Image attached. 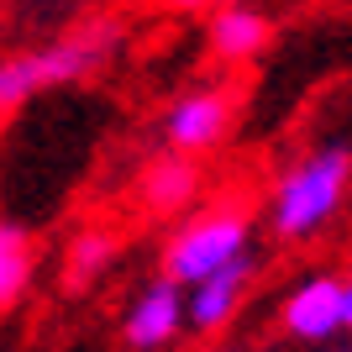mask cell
<instances>
[{
  "instance_id": "1",
  "label": "cell",
  "mask_w": 352,
  "mask_h": 352,
  "mask_svg": "<svg viewBox=\"0 0 352 352\" xmlns=\"http://www.w3.org/2000/svg\"><path fill=\"white\" fill-rule=\"evenodd\" d=\"M352 190V153L347 142H321L310 147L300 163H289L274 184V200H268V232L300 248V242H316L326 236V226L342 216Z\"/></svg>"
},
{
  "instance_id": "4",
  "label": "cell",
  "mask_w": 352,
  "mask_h": 352,
  "mask_svg": "<svg viewBox=\"0 0 352 352\" xmlns=\"http://www.w3.org/2000/svg\"><path fill=\"white\" fill-rule=\"evenodd\" d=\"M352 326V284L342 268H316L305 279H294L279 300V331L305 347L342 342Z\"/></svg>"
},
{
  "instance_id": "11",
  "label": "cell",
  "mask_w": 352,
  "mask_h": 352,
  "mask_svg": "<svg viewBox=\"0 0 352 352\" xmlns=\"http://www.w3.org/2000/svg\"><path fill=\"white\" fill-rule=\"evenodd\" d=\"M111 263H116V236H111V232L74 236L69 258H63V289H89Z\"/></svg>"
},
{
  "instance_id": "6",
  "label": "cell",
  "mask_w": 352,
  "mask_h": 352,
  "mask_svg": "<svg viewBox=\"0 0 352 352\" xmlns=\"http://www.w3.org/2000/svg\"><path fill=\"white\" fill-rule=\"evenodd\" d=\"M252 279H258V252H242L236 263L216 268L210 279L190 284V289H184V331H200V337L226 331V326L242 316V305H248Z\"/></svg>"
},
{
  "instance_id": "7",
  "label": "cell",
  "mask_w": 352,
  "mask_h": 352,
  "mask_svg": "<svg viewBox=\"0 0 352 352\" xmlns=\"http://www.w3.org/2000/svg\"><path fill=\"white\" fill-rule=\"evenodd\" d=\"M179 337H184V289L158 274L153 284H142L132 294V305L121 316V342L132 352H158V347H174Z\"/></svg>"
},
{
  "instance_id": "5",
  "label": "cell",
  "mask_w": 352,
  "mask_h": 352,
  "mask_svg": "<svg viewBox=\"0 0 352 352\" xmlns=\"http://www.w3.org/2000/svg\"><path fill=\"white\" fill-rule=\"evenodd\" d=\"M232 111H236L232 95L216 89V85L184 89V95L163 111V142H168V153H184V158L210 153L221 137L232 132Z\"/></svg>"
},
{
  "instance_id": "8",
  "label": "cell",
  "mask_w": 352,
  "mask_h": 352,
  "mask_svg": "<svg viewBox=\"0 0 352 352\" xmlns=\"http://www.w3.org/2000/svg\"><path fill=\"white\" fill-rule=\"evenodd\" d=\"M268 43H274V16L248 6V0L221 6V11L210 16V27H206V47L221 63H252Z\"/></svg>"
},
{
  "instance_id": "9",
  "label": "cell",
  "mask_w": 352,
  "mask_h": 352,
  "mask_svg": "<svg viewBox=\"0 0 352 352\" xmlns=\"http://www.w3.org/2000/svg\"><path fill=\"white\" fill-rule=\"evenodd\" d=\"M137 195H142L147 210H184L200 195V168L184 153H158L137 179Z\"/></svg>"
},
{
  "instance_id": "3",
  "label": "cell",
  "mask_w": 352,
  "mask_h": 352,
  "mask_svg": "<svg viewBox=\"0 0 352 352\" xmlns=\"http://www.w3.org/2000/svg\"><path fill=\"white\" fill-rule=\"evenodd\" d=\"M242 252H252V221L242 210H206V216H190L168 236V248H163V279L190 289V284L210 279L216 268L236 263Z\"/></svg>"
},
{
  "instance_id": "10",
  "label": "cell",
  "mask_w": 352,
  "mask_h": 352,
  "mask_svg": "<svg viewBox=\"0 0 352 352\" xmlns=\"http://www.w3.org/2000/svg\"><path fill=\"white\" fill-rule=\"evenodd\" d=\"M37 274V242L21 221H0V310L16 305Z\"/></svg>"
},
{
  "instance_id": "2",
  "label": "cell",
  "mask_w": 352,
  "mask_h": 352,
  "mask_svg": "<svg viewBox=\"0 0 352 352\" xmlns=\"http://www.w3.org/2000/svg\"><path fill=\"white\" fill-rule=\"evenodd\" d=\"M111 47H116V32L111 27H85V32H74V37H58V43L6 53L0 58V111H16V105H27L43 89L89 79L111 58Z\"/></svg>"
},
{
  "instance_id": "13",
  "label": "cell",
  "mask_w": 352,
  "mask_h": 352,
  "mask_svg": "<svg viewBox=\"0 0 352 352\" xmlns=\"http://www.w3.org/2000/svg\"><path fill=\"white\" fill-rule=\"evenodd\" d=\"M316 352H352L347 342H326V347H316Z\"/></svg>"
},
{
  "instance_id": "12",
  "label": "cell",
  "mask_w": 352,
  "mask_h": 352,
  "mask_svg": "<svg viewBox=\"0 0 352 352\" xmlns=\"http://www.w3.org/2000/svg\"><path fill=\"white\" fill-rule=\"evenodd\" d=\"M174 11H221V6H232V0H168Z\"/></svg>"
}]
</instances>
